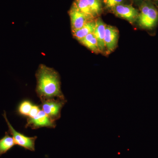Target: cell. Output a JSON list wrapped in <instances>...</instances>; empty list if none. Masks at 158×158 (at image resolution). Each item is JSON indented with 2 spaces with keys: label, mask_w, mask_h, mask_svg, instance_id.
Instances as JSON below:
<instances>
[{
  "label": "cell",
  "mask_w": 158,
  "mask_h": 158,
  "mask_svg": "<svg viewBox=\"0 0 158 158\" xmlns=\"http://www.w3.org/2000/svg\"><path fill=\"white\" fill-rule=\"evenodd\" d=\"M95 25V21L92 20L88 22L81 28L72 32L73 37L79 41L88 34L93 33Z\"/></svg>",
  "instance_id": "cell-10"
},
{
  "label": "cell",
  "mask_w": 158,
  "mask_h": 158,
  "mask_svg": "<svg viewBox=\"0 0 158 158\" xmlns=\"http://www.w3.org/2000/svg\"><path fill=\"white\" fill-rule=\"evenodd\" d=\"M157 1H158V0H157Z\"/></svg>",
  "instance_id": "cell-18"
},
{
  "label": "cell",
  "mask_w": 158,
  "mask_h": 158,
  "mask_svg": "<svg viewBox=\"0 0 158 158\" xmlns=\"http://www.w3.org/2000/svg\"><path fill=\"white\" fill-rule=\"evenodd\" d=\"M3 116L8 125V127H9V132L12 135L16 145L23 148L25 149L34 152L35 150V143L37 137L36 136L34 137H27L23 134L16 131L8 120L6 113L5 111H4Z\"/></svg>",
  "instance_id": "cell-3"
},
{
  "label": "cell",
  "mask_w": 158,
  "mask_h": 158,
  "mask_svg": "<svg viewBox=\"0 0 158 158\" xmlns=\"http://www.w3.org/2000/svg\"><path fill=\"white\" fill-rule=\"evenodd\" d=\"M56 127L55 122L52 121L43 110L33 118H27L26 127H31L32 129H37L39 128L47 127L53 128Z\"/></svg>",
  "instance_id": "cell-5"
},
{
  "label": "cell",
  "mask_w": 158,
  "mask_h": 158,
  "mask_svg": "<svg viewBox=\"0 0 158 158\" xmlns=\"http://www.w3.org/2000/svg\"><path fill=\"white\" fill-rule=\"evenodd\" d=\"M36 92L40 99L64 98L61 89L60 76L56 71L46 65H39L36 73Z\"/></svg>",
  "instance_id": "cell-1"
},
{
  "label": "cell",
  "mask_w": 158,
  "mask_h": 158,
  "mask_svg": "<svg viewBox=\"0 0 158 158\" xmlns=\"http://www.w3.org/2000/svg\"><path fill=\"white\" fill-rule=\"evenodd\" d=\"M33 105L28 101H24L21 103L18 108V112L20 115L23 116H29Z\"/></svg>",
  "instance_id": "cell-15"
},
{
  "label": "cell",
  "mask_w": 158,
  "mask_h": 158,
  "mask_svg": "<svg viewBox=\"0 0 158 158\" xmlns=\"http://www.w3.org/2000/svg\"><path fill=\"white\" fill-rule=\"evenodd\" d=\"M72 6L87 15L90 19L93 20L95 18L91 12L87 0H75Z\"/></svg>",
  "instance_id": "cell-13"
},
{
  "label": "cell",
  "mask_w": 158,
  "mask_h": 158,
  "mask_svg": "<svg viewBox=\"0 0 158 158\" xmlns=\"http://www.w3.org/2000/svg\"><path fill=\"white\" fill-rule=\"evenodd\" d=\"M94 17L98 16L102 10L101 0H87Z\"/></svg>",
  "instance_id": "cell-14"
},
{
  "label": "cell",
  "mask_w": 158,
  "mask_h": 158,
  "mask_svg": "<svg viewBox=\"0 0 158 158\" xmlns=\"http://www.w3.org/2000/svg\"><path fill=\"white\" fill-rule=\"evenodd\" d=\"M138 23L144 28L154 27L158 20V11L152 6L145 4L142 6L138 17Z\"/></svg>",
  "instance_id": "cell-4"
},
{
  "label": "cell",
  "mask_w": 158,
  "mask_h": 158,
  "mask_svg": "<svg viewBox=\"0 0 158 158\" xmlns=\"http://www.w3.org/2000/svg\"><path fill=\"white\" fill-rule=\"evenodd\" d=\"M69 13L70 16L72 32L81 28L88 22L92 21L73 6L71 8Z\"/></svg>",
  "instance_id": "cell-8"
},
{
  "label": "cell",
  "mask_w": 158,
  "mask_h": 158,
  "mask_svg": "<svg viewBox=\"0 0 158 158\" xmlns=\"http://www.w3.org/2000/svg\"><path fill=\"white\" fill-rule=\"evenodd\" d=\"M118 32L115 27L106 26L104 42L106 50L108 53L113 52L116 49L118 43Z\"/></svg>",
  "instance_id": "cell-7"
},
{
  "label": "cell",
  "mask_w": 158,
  "mask_h": 158,
  "mask_svg": "<svg viewBox=\"0 0 158 158\" xmlns=\"http://www.w3.org/2000/svg\"><path fill=\"white\" fill-rule=\"evenodd\" d=\"M79 41L92 52L95 53L100 52L97 40L93 33L88 34Z\"/></svg>",
  "instance_id": "cell-12"
},
{
  "label": "cell",
  "mask_w": 158,
  "mask_h": 158,
  "mask_svg": "<svg viewBox=\"0 0 158 158\" xmlns=\"http://www.w3.org/2000/svg\"><path fill=\"white\" fill-rule=\"evenodd\" d=\"M95 24L96 25L93 34L97 40L100 52H103L106 50L104 38L106 25L100 19H98L95 21Z\"/></svg>",
  "instance_id": "cell-9"
},
{
  "label": "cell",
  "mask_w": 158,
  "mask_h": 158,
  "mask_svg": "<svg viewBox=\"0 0 158 158\" xmlns=\"http://www.w3.org/2000/svg\"><path fill=\"white\" fill-rule=\"evenodd\" d=\"M124 0H103L105 7L107 9H113L118 5L123 4Z\"/></svg>",
  "instance_id": "cell-16"
},
{
  "label": "cell",
  "mask_w": 158,
  "mask_h": 158,
  "mask_svg": "<svg viewBox=\"0 0 158 158\" xmlns=\"http://www.w3.org/2000/svg\"><path fill=\"white\" fill-rule=\"evenodd\" d=\"M40 110L37 106H33V108L29 114L28 118H33L39 113Z\"/></svg>",
  "instance_id": "cell-17"
},
{
  "label": "cell",
  "mask_w": 158,
  "mask_h": 158,
  "mask_svg": "<svg viewBox=\"0 0 158 158\" xmlns=\"http://www.w3.org/2000/svg\"><path fill=\"white\" fill-rule=\"evenodd\" d=\"M42 110L52 121L55 122L61 117L62 108L66 103L64 98H53L40 99Z\"/></svg>",
  "instance_id": "cell-2"
},
{
  "label": "cell",
  "mask_w": 158,
  "mask_h": 158,
  "mask_svg": "<svg viewBox=\"0 0 158 158\" xmlns=\"http://www.w3.org/2000/svg\"><path fill=\"white\" fill-rule=\"evenodd\" d=\"M15 145L13 138L6 132L5 135L0 139V157L6 153Z\"/></svg>",
  "instance_id": "cell-11"
},
{
  "label": "cell",
  "mask_w": 158,
  "mask_h": 158,
  "mask_svg": "<svg viewBox=\"0 0 158 158\" xmlns=\"http://www.w3.org/2000/svg\"><path fill=\"white\" fill-rule=\"evenodd\" d=\"M113 13L118 17L133 23L138 18L139 13L137 9L131 5L122 4L112 9Z\"/></svg>",
  "instance_id": "cell-6"
}]
</instances>
